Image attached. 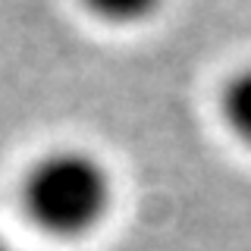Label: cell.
I'll return each instance as SVG.
<instances>
[{
	"instance_id": "cell-2",
	"label": "cell",
	"mask_w": 251,
	"mask_h": 251,
	"mask_svg": "<svg viewBox=\"0 0 251 251\" xmlns=\"http://www.w3.org/2000/svg\"><path fill=\"white\" fill-rule=\"evenodd\" d=\"M220 116L245 148H251V66H242L223 82L220 91Z\"/></svg>"
},
{
	"instance_id": "cell-4",
	"label": "cell",
	"mask_w": 251,
	"mask_h": 251,
	"mask_svg": "<svg viewBox=\"0 0 251 251\" xmlns=\"http://www.w3.org/2000/svg\"><path fill=\"white\" fill-rule=\"evenodd\" d=\"M0 251H10V245H6V239L0 235Z\"/></svg>"
},
{
	"instance_id": "cell-3",
	"label": "cell",
	"mask_w": 251,
	"mask_h": 251,
	"mask_svg": "<svg viewBox=\"0 0 251 251\" xmlns=\"http://www.w3.org/2000/svg\"><path fill=\"white\" fill-rule=\"evenodd\" d=\"M82 3L110 25H138L160 10L163 0H82Z\"/></svg>"
},
{
	"instance_id": "cell-1",
	"label": "cell",
	"mask_w": 251,
	"mask_h": 251,
	"mask_svg": "<svg viewBox=\"0 0 251 251\" xmlns=\"http://www.w3.org/2000/svg\"><path fill=\"white\" fill-rule=\"evenodd\" d=\"M113 207V173L85 148H57L22 176V210L53 239H82Z\"/></svg>"
}]
</instances>
